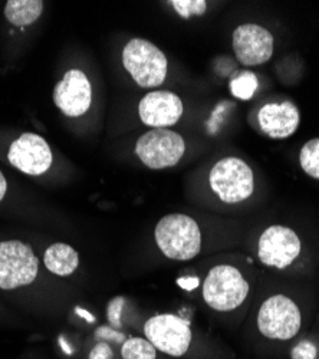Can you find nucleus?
<instances>
[{
    "instance_id": "nucleus-24",
    "label": "nucleus",
    "mask_w": 319,
    "mask_h": 359,
    "mask_svg": "<svg viewBox=\"0 0 319 359\" xmlns=\"http://www.w3.org/2000/svg\"><path fill=\"white\" fill-rule=\"evenodd\" d=\"M177 283L180 287H183L186 290H193L198 286V279L197 278H180L177 280Z\"/></svg>"
},
{
    "instance_id": "nucleus-21",
    "label": "nucleus",
    "mask_w": 319,
    "mask_h": 359,
    "mask_svg": "<svg viewBox=\"0 0 319 359\" xmlns=\"http://www.w3.org/2000/svg\"><path fill=\"white\" fill-rule=\"evenodd\" d=\"M291 359H318V349L313 342L304 339L292 348Z\"/></svg>"
},
{
    "instance_id": "nucleus-22",
    "label": "nucleus",
    "mask_w": 319,
    "mask_h": 359,
    "mask_svg": "<svg viewBox=\"0 0 319 359\" xmlns=\"http://www.w3.org/2000/svg\"><path fill=\"white\" fill-rule=\"evenodd\" d=\"M124 304H125V299L118 296V297L112 299L108 305V320L115 327L121 326V312H123Z\"/></svg>"
},
{
    "instance_id": "nucleus-20",
    "label": "nucleus",
    "mask_w": 319,
    "mask_h": 359,
    "mask_svg": "<svg viewBox=\"0 0 319 359\" xmlns=\"http://www.w3.org/2000/svg\"><path fill=\"white\" fill-rule=\"evenodd\" d=\"M171 6L184 19L191 16H201L208 11V4L205 0H172Z\"/></svg>"
},
{
    "instance_id": "nucleus-17",
    "label": "nucleus",
    "mask_w": 319,
    "mask_h": 359,
    "mask_svg": "<svg viewBox=\"0 0 319 359\" xmlns=\"http://www.w3.org/2000/svg\"><path fill=\"white\" fill-rule=\"evenodd\" d=\"M123 359H156L157 349L149 339L130 338L123 344Z\"/></svg>"
},
{
    "instance_id": "nucleus-27",
    "label": "nucleus",
    "mask_w": 319,
    "mask_h": 359,
    "mask_svg": "<svg viewBox=\"0 0 319 359\" xmlns=\"http://www.w3.org/2000/svg\"><path fill=\"white\" fill-rule=\"evenodd\" d=\"M76 312H78L82 318H85L86 320H88V322H94V318H93V316H90V313L86 312V311H83V309H79V308H78V309H76Z\"/></svg>"
},
{
    "instance_id": "nucleus-16",
    "label": "nucleus",
    "mask_w": 319,
    "mask_h": 359,
    "mask_svg": "<svg viewBox=\"0 0 319 359\" xmlns=\"http://www.w3.org/2000/svg\"><path fill=\"white\" fill-rule=\"evenodd\" d=\"M43 11L41 0H9L5 6L6 19L19 27L32 25L39 19Z\"/></svg>"
},
{
    "instance_id": "nucleus-3",
    "label": "nucleus",
    "mask_w": 319,
    "mask_h": 359,
    "mask_svg": "<svg viewBox=\"0 0 319 359\" xmlns=\"http://www.w3.org/2000/svg\"><path fill=\"white\" fill-rule=\"evenodd\" d=\"M302 326L299 306L291 297L273 294L260 305L257 312V329L265 338L286 342L294 339Z\"/></svg>"
},
{
    "instance_id": "nucleus-26",
    "label": "nucleus",
    "mask_w": 319,
    "mask_h": 359,
    "mask_svg": "<svg viewBox=\"0 0 319 359\" xmlns=\"http://www.w3.org/2000/svg\"><path fill=\"white\" fill-rule=\"evenodd\" d=\"M6 190H8V183H6V178L4 177L2 171H0V201L4 200L5 194H6Z\"/></svg>"
},
{
    "instance_id": "nucleus-12",
    "label": "nucleus",
    "mask_w": 319,
    "mask_h": 359,
    "mask_svg": "<svg viewBox=\"0 0 319 359\" xmlns=\"http://www.w3.org/2000/svg\"><path fill=\"white\" fill-rule=\"evenodd\" d=\"M53 102L67 116H81L93 102V86L82 71L72 69L55 86Z\"/></svg>"
},
{
    "instance_id": "nucleus-1",
    "label": "nucleus",
    "mask_w": 319,
    "mask_h": 359,
    "mask_svg": "<svg viewBox=\"0 0 319 359\" xmlns=\"http://www.w3.org/2000/svg\"><path fill=\"white\" fill-rule=\"evenodd\" d=\"M156 242L165 257L190 260L201 250V231L191 217L168 215L156 226Z\"/></svg>"
},
{
    "instance_id": "nucleus-4",
    "label": "nucleus",
    "mask_w": 319,
    "mask_h": 359,
    "mask_svg": "<svg viewBox=\"0 0 319 359\" xmlns=\"http://www.w3.org/2000/svg\"><path fill=\"white\" fill-rule=\"evenodd\" d=\"M123 64L137 85L154 88L167 76V57L151 42L146 39H131L123 50Z\"/></svg>"
},
{
    "instance_id": "nucleus-15",
    "label": "nucleus",
    "mask_w": 319,
    "mask_h": 359,
    "mask_svg": "<svg viewBox=\"0 0 319 359\" xmlns=\"http://www.w3.org/2000/svg\"><path fill=\"white\" fill-rule=\"evenodd\" d=\"M43 262L49 272L57 276H69L76 271L79 256L71 246L65 243H55L45 252Z\"/></svg>"
},
{
    "instance_id": "nucleus-18",
    "label": "nucleus",
    "mask_w": 319,
    "mask_h": 359,
    "mask_svg": "<svg viewBox=\"0 0 319 359\" xmlns=\"http://www.w3.org/2000/svg\"><path fill=\"white\" fill-rule=\"evenodd\" d=\"M299 163L309 177L319 180V138L309 140L304 144L301 148Z\"/></svg>"
},
{
    "instance_id": "nucleus-8",
    "label": "nucleus",
    "mask_w": 319,
    "mask_h": 359,
    "mask_svg": "<svg viewBox=\"0 0 319 359\" xmlns=\"http://www.w3.org/2000/svg\"><path fill=\"white\" fill-rule=\"evenodd\" d=\"M302 243L299 236L280 224L268 227L259 237L257 257L268 267L286 269L301 255Z\"/></svg>"
},
{
    "instance_id": "nucleus-5",
    "label": "nucleus",
    "mask_w": 319,
    "mask_h": 359,
    "mask_svg": "<svg viewBox=\"0 0 319 359\" xmlns=\"http://www.w3.org/2000/svg\"><path fill=\"white\" fill-rule=\"evenodd\" d=\"M210 187L227 204H238L249 198L254 189L252 168L238 157H226L217 161L210 171Z\"/></svg>"
},
{
    "instance_id": "nucleus-2",
    "label": "nucleus",
    "mask_w": 319,
    "mask_h": 359,
    "mask_svg": "<svg viewBox=\"0 0 319 359\" xmlns=\"http://www.w3.org/2000/svg\"><path fill=\"white\" fill-rule=\"evenodd\" d=\"M249 283L239 269L230 264L215 266L203 283L205 302L217 312H231L245 304Z\"/></svg>"
},
{
    "instance_id": "nucleus-23",
    "label": "nucleus",
    "mask_w": 319,
    "mask_h": 359,
    "mask_svg": "<svg viewBox=\"0 0 319 359\" xmlns=\"http://www.w3.org/2000/svg\"><path fill=\"white\" fill-rule=\"evenodd\" d=\"M112 349L105 342H100L98 345H95L90 353V359H112Z\"/></svg>"
},
{
    "instance_id": "nucleus-10",
    "label": "nucleus",
    "mask_w": 319,
    "mask_h": 359,
    "mask_svg": "<svg viewBox=\"0 0 319 359\" xmlns=\"http://www.w3.org/2000/svg\"><path fill=\"white\" fill-rule=\"evenodd\" d=\"M275 39L266 27L245 23L235 29L233 50L238 61L245 67L266 64L273 55Z\"/></svg>"
},
{
    "instance_id": "nucleus-6",
    "label": "nucleus",
    "mask_w": 319,
    "mask_h": 359,
    "mask_svg": "<svg viewBox=\"0 0 319 359\" xmlns=\"http://www.w3.org/2000/svg\"><path fill=\"white\" fill-rule=\"evenodd\" d=\"M39 260L27 245L9 241L0 243V289L31 285L38 275Z\"/></svg>"
},
{
    "instance_id": "nucleus-11",
    "label": "nucleus",
    "mask_w": 319,
    "mask_h": 359,
    "mask_svg": "<svg viewBox=\"0 0 319 359\" xmlns=\"http://www.w3.org/2000/svg\"><path fill=\"white\" fill-rule=\"evenodd\" d=\"M9 163L29 175H41L52 164V151L49 144L36 134H22L9 148Z\"/></svg>"
},
{
    "instance_id": "nucleus-7",
    "label": "nucleus",
    "mask_w": 319,
    "mask_h": 359,
    "mask_svg": "<svg viewBox=\"0 0 319 359\" xmlns=\"http://www.w3.org/2000/svg\"><path fill=\"white\" fill-rule=\"evenodd\" d=\"M186 153L183 137L170 130H153L141 135L135 145V154L144 165L163 170L176 165Z\"/></svg>"
},
{
    "instance_id": "nucleus-9",
    "label": "nucleus",
    "mask_w": 319,
    "mask_h": 359,
    "mask_svg": "<svg viewBox=\"0 0 319 359\" xmlns=\"http://www.w3.org/2000/svg\"><path fill=\"white\" fill-rule=\"evenodd\" d=\"M144 334L157 351L170 356H183L191 344L189 322L171 313L150 318L144 326Z\"/></svg>"
},
{
    "instance_id": "nucleus-19",
    "label": "nucleus",
    "mask_w": 319,
    "mask_h": 359,
    "mask_svg": "<svg viewBox=\"0 0 319 359\" xmlns=\"http://www.w3.org/2000/svg\"><path fill=\"white\" fill-rule=\"evenodd\" d=\"M259 86L257 78L252 72H242L230 81V91L238 100L249 101Z\"/></svg>"
},
{
    "instance_id": "nucleus-25",
    "label": "nucleus",
    "mask_w": 319,
    "mask_h": 359,
    "mask_svg": "<svg viewBox=\"0 0 319 359\" xmlns=\"http://www.w3.org/2000/svg\"><path fill=\"white\" fill-rule=\"evenodd\" d=\"M97 337H102V338H107L108 337V339H114L115 338V341H118V342H121L123 341V335H120V334H115V332H111V331H108V329H98L97 331Z\"/></svg>"
},
{
    "instance_id": "nucleus-14",
    "label": "nucleus",
    "mask_w": 319,
    "mask_h": 359,
    "mask_svg": "<svg viewBox=\"0 0 319 359\" xmlns=\"http://www.w3.org/2000/svg\"><path fill=\"white\" fill-rule=\"evenodd\" d=\"M299 109L292 102L266 104L259 111V124L271 138L283 140L291 137L299 127Z\"/></svg>"
},
{
    "instance_id": "nucleus-13",
    "label": "nucleus",
    "mask_w": 319,
    "mask_h": 359,
    "mask_svg": "<svg viewBox=\"0 0 319 359\" xmlns=\"http://www.w3.org/2000/svg\"><path fill=\"white\" fill-rule=\"evenodd\" d=\"M183 111L184 108L180 97L170 91L150 93L140 101L138 105L141 121L156 130H165V127L177 124Z\"/></svg>"
}]
</instances>
